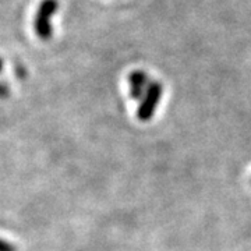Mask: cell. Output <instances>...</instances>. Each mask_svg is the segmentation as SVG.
Listing matches in <instances>:
<instances>
[{
    "label": "cell",
    "mask_w": 251,
    "mask_h": 251,
    "mask_svg": "<svg viewBox=\"0 0 251 251\" xmlns=\"http://www.w3.org/2000/svg\"><path fill=\"white\" fill-rule=\"evenodd\" d=\"M59 9L57 0H42L38 6L34 18V31L42 41H49L53 36L52 17Z\"/></svg>",
    "instance_id": "cell-1"
},
{
    "label": "cell",
    "mask_w": 251,
    "mask_h": 251,
    "mask_svg": "<svg viewBox=\"0 0 251 251\" xmlns=\"http://www.w3.org/2000/svg\"><path fill=\"white\" fill-rule=\"evenodd\" d=\"M163 94V85L159 81H151L148 84V88L145 91V95L141 99V105L137 110V117L140 122H148L151 120L158 108V103Z\"/></svg>",
    "instance_id": "cell-2"
},
{
    "label": "cell",
    "mask_w": 251,
    "mask_h": 251,
    "mask_svg": "<svg viewBox=\"0 0 251 251\" xmlns=\"http://www.w3.org/2000/svg\"><path fill=\"white\" fill-rule=\"evenodd\" d=\"M130 82V95L135 100H141L145 95V91L148 88V84L151 82L147 73L143 70H134L128 75Z\"/></svg>",
    "instance_id": "cell-3"
},
{
    "label": "cell",
    "mask_w": 251,
    "mask_h": 251,
    "mask_svg": "<svg viewBox=\"0 0 251 251\" xmlns=\"http://www.w3.org/2000/svg\"><path fill=\"white\" fill-rule=\"evenodd\" d=\"M1 67H3V60H1V57H0V72H1ZM7 94H9V87H7L6 84L0 82V98L7 97Z\"/></svg>",
    "instance_id": "cell-4"
},
{
    "label": "cell",
    "mask_w": 251,
    "mask_h": 251,
    "mask_svg": "<svg viewBox=\"0 0 251 251\" xmlns=\"http://www.w3.org/2000/svg\"><path fill=\"white\" fill-rule=\"evenodd\" d=\"M0 251H16V249H14L13 244H10L9 242H4V240L0 239Z\"/></svg>",
    "instance_id": "cell-5"
}]
</instances>
